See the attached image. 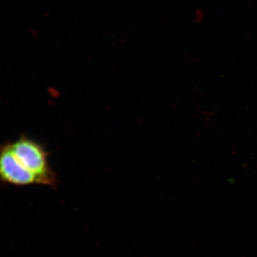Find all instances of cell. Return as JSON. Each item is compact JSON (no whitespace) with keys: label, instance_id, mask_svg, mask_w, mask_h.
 I'll list each match as a JSON object with an SVG mask.
<instances>
[{"label":"cell","instance_id":"obj_1","mask_svg":"<svg viewBox=\"0 0 257 257\" xmlns=\"http://www.w3.org/2000/svg\"><path fill=\"white\" fill-rule=\"evenodd\" d=\"M13 156L26 171L38 177L43 185H57V177L48 162V153L40 144L24 136L8 143Z\"/></svg>","mask_w":257,"mask_h":257},{"label":"cell","instance_id":"obj_2","mask_svg":"<svg viewBox=\"0 0 257 257\" xmlns=\"http://www.w3.org/2000/svg\"><path fill=\"white\" fill-rule=\"evenodd\" d=\"M0 175L3 182L15 186L43 185L38 177L26 171L19 166L13 156L8 143L1 148Z\"/></svg>","mask_w":257,"mask_h":257}]
</instances>
